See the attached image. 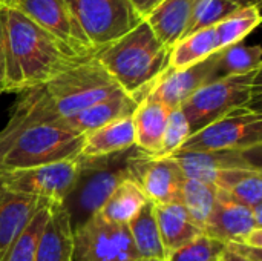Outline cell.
Here are the masks:
<instances>
[{"instance_id":"74e56055","label":"cell","mask_w":262,"mask_h":261,"mask_svg":"<svg viewBox=\"0 0 262 261\" xmlns=\"http://www.w3.org/2000/svg\"><path fill=\"white\" fill-rule=\"evenodd\" d=\"M2 60H3V34H2V23H0V68H2Z\"/></svg>"},{"instance_id":"4fadbf2b","label":"cell","mask_w":262,"mask_h":261,"mask_svg":"<svg viewBox=\"0 0 262 261\" xmlns=\"http://www.w3.org/2000/svg\"><path fill=\"white\" fill-rule=\"evenodd\" d=\"M215 66H216V52L209 58L203 60L186 69H169L155 82L150 88L147 98H152L169 109L181 108V105L193 95L204 85L215 82Z\"/></svg>"},{"instance_id":"b9f144b4","label":"cell","mask_w":262,"mask_h":261,"mask_svg":"<svg viewBox=\"0 0 262 261\" xmlns=\"http://www.w3.org/2000/svg\"><path fill=\"white\" fill-rule=\"evenodd\" d=\"M213 261H218V260H213Z\"/></svg>"},{"instance_id":"83f0119b","label":"cell","mask_w":262,"mask_h":261,"mask_svg":"<svg viewBox=\"0 0 262 261\" xmlns=\"http://www.w3.org/2000/svg\"><path fill=\"white\" fill-rule=\"evenodd\" d=\"M218 188L215 185L186 178L181 191V205L186 208L192 220L203 229L212 214L215 200H216Z\"/></svg>"},{"instance_id":"f546056e","label":"cell","mask_w":262,"mask_h":261,"mask_svg":"<svg viewBox=\"0 0 262 261\" xmlns=\"http://www.w3.org/2000/svg\"><path fill=\"white\" fill-rule=\"evenodd\" d=\"M51 203H48L34 215V218L26 225V228L20 232V235L11 243V246L8 248V251L5 252L3 258L0 261H34L38 242L41 238L49 215Z\"/></svg>"},{"instance_id":"7c38bea8","label":"cell","mask_w":262,"mask_h":261,"mask_svg":"<svg viewBox=\"0 0 262 261\" xmlns=\"http://www.w3.org/2000/svg\"><path fill=\"white\" fill-rule=\"evenodd\" d=\"M132 177L152 205L181 203L186 177L178 163L170 157L157 158L141 152L134 163Z\"/></svg>"},{"instance_id":"d6986e66","label":"cell","mask_w":262,"mask_h":261,"mask_svg":"<svg viewBox=\"0 0 262 261\" xmlns=\"http://www.w3.org/2000/svg\"><path fill=\"white\" fill-rule=\"evenodd\" d=\"M204 0H164L144 18L158 40L169 49L184 37L189 22Z\"/></svg>"},{"instance_id":"8992f818","label":"cell","mask_w":262,"mask_h":261,"mask_svg":"<svg viewBox=\"0 0 262 261\" xmlns=\"http://www.w3.org/2000/svg\"><path fill=\"white\" fill-rule=\"evenodd\" d=\"M261 98V71L223 77L200 88L183 105L181 111L196 132L212 122L238 109H258Z\"/></svg>"},{"instance_id":"1f68e13d","label":"cell","mask_w":262,"mask_h":261,"mask_svg":"<svg viewBox=\"0 0 262 261\" xmlns=\"http://www.w3.org/2000/svg\"><path fill=\"white\" fill-rule=\"evenodd\" d=\"M241 6H238L232 0H204L201 3V6L196 9V12L193 14L192 20L189 22L184 37L189 34H193L200 29L215 26L216 23L224 20L227 15H230L232 12H235Z\"/></svg>"},{"instance_id":"9a60e30c","label":"cell","mask_w":262,"mask_h":261,"mask_svg":"<svg viewBox=\"0 0 262 261\" xmlns=\"http://www.w3.org/2000/svg\"><path fill=\"white\" fill-rule=\"evenodd\" d=\"M256 228L261 226L256 225L252 208L218 189L212 214L204 226V234L224 245L244 243L247 235Z\"/></svg>"},{"instance_id":"3957f363","label":"cell","mask_w":262,"mask_h":261,"mask_svg":"<svg viewBox=\"0 0 262 261\" xmlns=\"http://www.w3.org/2000/svg\"><path fill=\"white\" fill-rule=\"evenodd\" d=\"M169 54L170 49L141 20L134 29L103 46L95 58L124 94L141 102L167 71Z\"/></svg>"},{"instance_id":"cb8c5ba5","label":"cell","mask_w":262,"mask_h":261,"mask_svg":"<svg viewBox=\"0 0 262 261\" xmlns=\"http://www.w3.org/2000/svg\"><path fill=\"white\" fill-rule=\"evenodd\" d=\"M220 51L215 26L200 29L178 40L169 54V69H186L209 58Z\"/></svg>"},{"instance_id":"e0dca14e","label":"cell","mask_w":262,"mask_h":261,"mask_svg":"<svg viewBox=\"0 0 262 261\" xmlns=\"http://www.w3.org/2000/svg\"><path fill=\"white\" fill-rule=\"evenodd\" d=\"M49 200L9 192L0 188V260L34 215Z\"/></svg>"},{"instance_id":"484cf974","label":"cell","mask_w":262,"mask_h":261,"mask_svg":"<svg viewBox=\"0 0 262 261\" xmlns=\"http://www.w3.org/2000/svg\"><path fill=\"white\" fill-rule=\"evenodd\" d=\"M262 172L258 169L221 171L212 178L220 191H224L239 203L255 208L262 205Z\"/></svg>"},{"instance_id":"2e32d148","label":"cell","mask_w":262,"mask_h":261,"mask_svg":"<svg viewBox=\"0 0 262 261\" xmlns=\"http://www.w3.org/2000/svg\"><path fill=\"white\" fill-rule=\"evenodd\" d=\"M138 103L140 102L137 98L118 91L103 102H98L77 114L55 120L52 126L61 128L77 135H86L114 120L132 117Z\"/></svg>"},{"instance_id":"d4e9b609","label":"cell","mask_w":262,"mask_h":261,"mask_svg":"<svg viewBox=\"0 0 262 261\" xmlns=\"http://www.w3.org/2000/svg\"><path fill=\"white\" fill-rule=\"evenodd\" d=\"M146 202L147 198L138 183L134 178H126L114 189L97 215L109 223L127 226Z\"/></svg>"},{"instance_id":"ffe728a7","label":"cell","mask_w":262,"mask_h":261,"mask_svg":"<svg viewBox=\"0 0 262 261\" xmlns=\"http://www.w3.org/2000/svg\"><path fill=\"white\" fill-rule=\"evenodd\" d=\"M172 109L152 100L144 98L138 103L132 114L135 146L149 157H157L163 143V135L167 126Z\"/></svg>"},{"instance_id":"60d3db41","label":"cell","mask_w":262,"mask_h":261,"mask_svg":"<svg viewBox=\"0 0 262 261\" xmlns=\"http://www.w3.org/2000/svg\"><path fill=\"white\" fill-rule=\"evenodd\" d=\"M2 94H3V92H2V89H0V95H2Z\"/></svg>"},{"instance_id":"52a82bcc","label":"cell","mask_w":262,"mask_h":261,"mask_svg":"<svg viewBox=\"0 0 262 261\" xmlns=\"http://www.w3.org/2000/svg\"><path fill=\"white\" fill-rule=\"evenodd\" d=\"M261 146V111L238 109L193 132L177 152L249 151Z\"/></svg>"},{"instance_id":"d6a6232c","label":"cell","mask_w":262,"mask_h":261,"mask_svg":"<svg viewBox=\"0 0 262 261\" xmlns=\"http://www.w3.org/2000/svg\"><path fill=\"white\" fill-rule=\"evenodd\" d=\"M190 135H192L190 126H189L181 108L172 109L169 114L167 126H166V131L163 135V143H161L157 158L173 155Z\"/></svg>"},{"instance_id":"e575fe53","label":"cell","mask_w":262,"mask_h":261,"mask_svg":"<svg viewBox=\"0 0 262 261\" xmlns=\"http://www.w3.org/2000/svg\"><path fill=\"white\" fill-rule=\"evenodd\" d=\"M218 261H252L249 257H246L243 252H239L235 246L226 245V249L220 255Z\"/></svg>"},{"instance_id":"d590c367","label":"cell","mask_w":262,"mask_h":261,"mask_svg":"<svg viewBox=\"0 0 262 261\" xmlns=\"http://www.w3.org/2000/svg\"><path fill=\"white\" fill-rule=\"evenodd\" d=\"M243 245H247V246L255 248V249H262V228L253 229V231L247 235V238L244 240Z\"/></svg>"},{"instance_id":"7a4b0ae2","label":"cell","mask_w":262,"mask_h":261,"mask_svg":"<svg viewBox=\"0 0 262 261\" xmlns=\"http://www.w3.org/2000/svg\"><path fill=\"white\" fill-rule=\"evenodd\" d=\"M3 60L2 92L20 94L86 60L72 57L52 35L20 11L0 5Z\"/></svg>"},{"instance_id":"ba28073f","label":"cell","mask_w":262,"mask_h":261,"mask_svg":"<svg viewBox=\"0 0 262 261\" xmlns=\"http://www.w3.org/2000/svg\"><path fill=\"white\" fill-rule=\"evenodd\" d=\"M3 6H11L25 14L52 35L72 57L89 60L97 55L98 51L92 46L64 0H6Z\"/></svg>"},{"instance_id":"4dcf8cb0","label":"cell","mask_w":262,"mask_h":261,"mask_svg":"<svg viewBox=\"0 0 262 261\" xmlns=\"http://www.w3.org/2000/svg\"><path fill=\"white\" fill-rule=\"evenodd\" d=\"M226 245L203 234L187 245L169 252L164 261H213L218 260Z\"/></svg>"},{"instance_id":"ac0fdd59","label":"cell","mask_w":262,"mask_h":261,"mask_svg":"<svg viewBox=\"0 0 262 261\" xmlns=\"http://www.w3.org/2000/svg\"><path fill=\"white\" fill-rule=\"evenodd\" d=\"M34 261H74V229L63 203H51Z\"/></svg>"},{"instance_id":"603a6c76","label":"cell","mask_w":262,"mask_h":261,"mask_svg":"<svg viewBox=\"0 0 262 261\" xmlns=\"http://www.w3.org/2000/svg\"><path fill=\"white\" fill-rule=\"evenodd\" d=\"M127 229L140 260H166V251L163 248L157 225L155 208L149 200L127 223Z\"/></svg>"},{"instance_id":"836d02e7","label":"cell","mask_w":262,"mask_h":261,"mask_svg":"<svg viewBox=\"0 0 262 261\" xmlns=\"http://www.w3.org/2000/svg\"><path fill=\"white\" fill-rule=\"evenodd\" d=\"M130 5L134 6L135 12L144 20L147 18L164 0H129Z\"/></svg>"},{"instance_id":"7402d4cb","label":"cell","mask_w":262,"mask_h":261,"mask_svg":"<svg viewBox=\"0 0 262 261\" xmlns=\"http://www.w3.org/2000/svg\"><path fill=\"white\" fill-rule=\"evenodd\" d=\"M135 146L132 117L114 120L84 135L81 157H103Z\"/></svg>"},{"instance_id":"44dd1931","label":"cell","mask_w":262,"mask_h":261,"mask_svg":"<svg viewBox=\"0 0 262 261\" xmlns=\"http://www.w3.org/2000/svg\"><path fill=\"white\" fill-rule=\"evenodd\" d=\"M154 208L166 255L204 234L181 203L160 206L154 205Z\"/></svg>"},{"instance_id":"6da1fadb","label":"cell","mask_w":262,"mask_h":261,"mask_svg":"<svg viewBox=\"0 0 262 261\" xmlns=\"http://www.w3.org/2000/svg\"><path fill=\"white\" fill-rule=\"evenodd\" d=\"M118 91H121L120 86L100 62L95 57L89 58L20 92L0 137L32 125H52L55 120L77 114Z\"/></svg>"},{"instance_id":"277c9868","label":"cell","mask_w":262,"mask_h":261,"mask_svg":"<svg viewBox=\"0 0 262 261\" xmlns=\"http://www.w3.org/2000/svg\"><path fill=\"white\" fill-rule=\"evenodd\" d=\"M141 151L134 146L123 152L103 157H78V175L63 206L75 231L94 217L114 189L126 178H134V163Z\"/></svg>"},{"instance_id":"4316f807","label":"cell","mask_w":262,"mask_h":261,"mask_svg":"<svg viewBox=\"0 0 262 261\" xmlns=\"http://www.w3.org/2000/svg\"><path fill=\"white\" fill-rule=\"evenodd\" d=\"M262 68V48L259 45L247 46L243 43H235L216 52L215 77H230L244 75Z\"/></svg>"},{"instance_id":"30bf717a","label":"cell","mask_w":262,"mask_h":261,"mask_svg":"<svg viewBox=\"0 0 262 261\" xmlns=\"http://www.w3.org/2000/svg\"><path fill=\"white\" fill-rule=\"evenodd\" d=\"M77 175L78 165L75 158L26 169L0 171V188L15 194L63 203L74 189Z\"/></svg>"},{"instance_id":"9c48e42d","label":"cell","mask_w":262,"mask_h":261,"mask_svg":"<svg viewBox=\"0 0 262 261\" xmlns=\"http://www.w3.org/2000/svg\"><path fill=\"white\" fill-rule=\"evenodd\" d=\"M92 46H103L134 29L143 18L129 0H64Z\"/></svg>"},{"instance_id":"5bb4252c","label":"cell","mask_w":262,"mask_h":261,"mask_svg":"<svg viewBox=\"0 0 262 261\" xmlns=\"http://www.w3.org/2000/svg\"><path fill=\"white\" fill-rule=\"evenodd\" d=\"M261 148L249 151H203V152H175L170 155L178 163L186 178H193L212 185L215 174L232 169H258Z\"/></svg>"},{"instance_id":"f35d334b","label":"cell","mask_w":262,"mask_h":261,"mask_svg":"<svg viewBox=\"0 0 262 261\" xmlns=\"http://www.w3.org/2000/svg\"><path fill=\"white\" fill-rule=\"evenodd\" d=\"M140 261H164V260H140Z\"/></svg>"},{"instance_id":"8d00e7d4","label":"cell","mask_w":262,"mask_h":261,"mask_svg":"<svg viewBox=\"0 0 262 261\" xmlns=\"http://www.w3.org/2000/svg\"><path fill=\"white\" fill-rule=\"evenodd\" d=\"M235 2L238 6L244 8V6H255V8H261V0H232Z\"/></svg>"},{"instance_id":"ab89813d","label":"cell","mask_w":262,"mask_h":261,"mask_svg":"<svg viewBox=\"0 0 262 261\" xmlns=\"http://www.w3.org/2000/svg\"><path fill=\"white\" fill-rule=\"evenodd\" d=\"M5 2H6V0H0V5H5Z\"/></svg>"},{"instance_id":"8fae6325","label":"cell","mask_w":262,"mask_h":261,"mask_svg":"<svg viewBox=\"0 0 262 261\" xmlns=\"http://www.w3.org/2000/svg\"><path fill=\"white\" fill-rule=\"evenodd\" d=\"M74 260L140 261L127 226L109 223L97 214L74 231Z\"/></svg>"},{"instance_id":"5b68a950","label":"cell","mask_w":262,"mask_h":261,"mask_svg":"<svg viewBox=\"0 0 262 261\" xmlns=\"http://www.w3.org/2000/svg\"><path fill=\"white\" fill-rule=\"evenodd\" d=\"M84 135L52 125H32L0 137V171L26 169L80 157Z\"/></svg>"},{"instance_id":"f1b7e54d","label":"cell","mask_w":262,"mask_h":261,"mask_svg":"<svg viewBox=\"0 0 262 261\" xmlns=\"http://www.w3.org/2000/svg\"><path fill=\"white\" fill-rule=\"evenodd\" d=\"M259 23L261 12L259 8L255 6H244L227 15L224 20L215 25L220 51L235 43H241L243 38L247 37Z\"/></svg>"}]
</instances>
